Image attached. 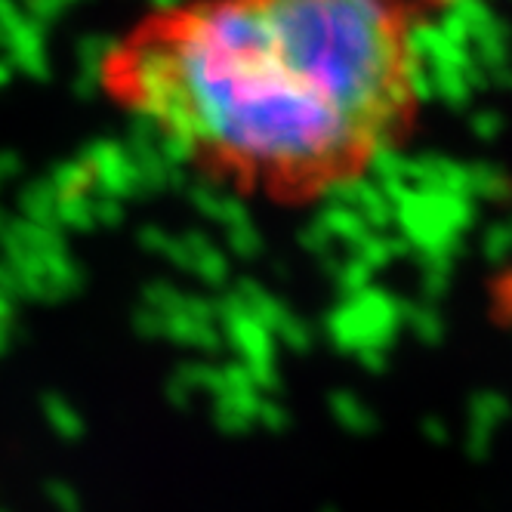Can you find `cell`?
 <instances>
[{
    "mask_svg": "<svg viewBox=\"0 0 512 512\" xmlns=\"http://www.w3.org/2000/svg\"><path fill=\"white\" fill-rule=\"evenodd\" d=\"M488 312L491 318H497L500 324L512 327V263L500 266L491 278H488Z\"/></svg>",
    "mask_w": 512,
    "mask_h": 512,
    "instance_id": "7a4b0ae2",
    "label": "cell"
},
{
    "mask_svg": "<svg viewBox=\"0 0 512 512\" xmlns=\"http://www.w3.org/2000/svg\"><path fill=\"white\" fill-rule=\"evenodd\" d=\"M417 0H179L99 59L115 108L241 198L355 186L420 118Z\"/></svg>",
    "mask_w": 512,
    "mask_h": 512,
    "instance_id": "6da1fadb",
    "label": "cell"
}]
</instances>
